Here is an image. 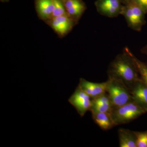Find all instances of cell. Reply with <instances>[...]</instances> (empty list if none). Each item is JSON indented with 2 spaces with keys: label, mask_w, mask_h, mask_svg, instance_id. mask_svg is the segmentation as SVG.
<instances>
[{
  "label": "cell",
  "mask_w": 147,
  "mask_h": 147,
  "mask_svg": "<svg viewBox=\"0 0 147 147\" xmlns=\"http://www.w3.org/2000/svg\"><path fill=\"white\" fill-rule=\"evenodd\" d=\"M108 74V78L119 81L130 90L135 83L141 79L134 61L125 50L123 54L116 57L111 63Z\"/></svg>",
  "instance_id": "obj_1"
},
{
  "label": "cell",
  "mask_w": 147,
  "mask_h": 147,
  "mask_svg": "<svg viewBox=\"0 0 147 147\" xmlns=\"http://www.w3.org/2000/svg\"><path fill=\"white\" fill-rule=\"evenodd\" d=\"M146 113L132 100L121 106L113 107L110 114L115 125H117L129 122Z\"/></svg>",
  "instance_id": "obj_2"
},
{
  "label": "cell",
  "mask_w": 147,
  "mask_h": 147,
  "mask_svg": "<svg viewBox=\"0 0 147 147\" xmlns=\"http://www.w3.org/2000/svg\"><path fill=\"white\" fill-rule=\"evenodd\" d=\"M106 92L113 107H119L132 100L130 90L121 82L108 78Z\"/></svg>",
  "instance_id": "obj_3"
},
{
  "label": "cell",
  "mask_w": 147,
  "mask_h": 147,
  "mask_svg": "<svg viewBox=\"0 0 147 147\" xmlns=\"http://www.w3.org/2000/svg\"><path fill=\"white\" fill-rule=\"evenodd\" d=\"M68 101L82 117L87 111H90L92 106L91 98L78 86L69 98Z\"/></svg>",
  "instance_id": "obj_4"
},
{
  "label": "cell",
  "mask_w": 147,
  "mask_h": 147,
  "mask_svg": "<svg viewBox=\"0 0 147 147\" xmlns=\"http://www.w3.org/2000/svg\"><path fill=\"white\" fill-rule=\"evenodd\" d=\"M45 23L49 25L60 38L66 35L76 24L67 14L52 17Z\"/></svg>",
  "instance_id": "obj_5"
},
{
  "label": "cell",
  "mask_w": 147,
  "mask_h": 147,
  "mask_svg": "<svg viewBox=\"0 0 147 147\" xmlns=\"http://www.w3.org/2000/svg\"><path fill=\"white\" fill-rule=\"evenodd\" d=\"M123 0H97L95 3L99 13L108 17H115L121 13Z\"/></svg>",
  "instance_id": "obj_6"
},
{
  "label": "cell",
  "mask_w": 147,
  "mask_h": 147,
  "mask_svg": "<svg viewBox=\"0 0 147 147\" xmlns=\"http://www.w3.org/2000/svg\"><path fill=\"white\" fill-rule=\"evenodd\" d=\"M132 100L147 113V84L142 78L130 90Z\"/></svg>",
  "instance_id": "obj_7"
},
{
  "label": "cell",
  "mask_w": 147,
  "mask_h": 147,
  "mask_svg": "<svg viewBox=\"0 0 147 147\" xmlns=\"http://www.w3.org/2000/svg\"><path fill=\"white\" fill-rule=\"evenodd\" d=\"M107 82L96 83L80 79L78 86L93 99L106 92Z\"/></svg>",
  "instance_id": "obj_8"
},
{
  "label": "cell",
  "mask_w": 147,
  "mask_h": 147,
  "mask_svg": "<svg viewBox=\"0 0 147 147\" xmlns=\"http://www.w3.org/2000/svg\"><path fill=\"white\" fill-rule=\"evenodd\" d=\"M35 7L38 18L45 22L53 17L55 9L53 0H34Z\"/></svg>",
  "instance_id": "obj_9"
},
{
  "label": "cell",
  "mask_w": 147,
  "mask_h": 147,
  "mask_svg": "<svg viewBox=\"0 0 147 147\" xmlns=\"http://www.w3.org/2000/svg\"><path fill=\"white\" fill-rule=\"evenodd\" d=\"M113 108V104L107 92L92 99L91 113H111Z\"/></svg>",
  "instance_id": "obj_10"
},
{
  "label": "cell",
  "mask_w": 147,
  "mask_h": 147,
  "mask_svg": "<svg viewBox=\"0 0 147 147\" xmlns=\"http://www.w3.org/2000/svg\"><path fill=\"white\" fill-rule=\"evenodd\" d=\"M118 134L120 147H137V139L134 131L126 129L120 128Z\"/></svg>",
  "instance_id": "obj_11"
},
{
  "label": "cell",
  "mask_w": 147,
  "mask_h": 147,
  "mask_svg": "<svg viewBox=\"0 0 147 147\" xmlns=\"http://www.w3.org/2000/svg\"><path fill=\"white\" fill-rule=\"evenodd\" d=\"M93 119L103 130H108L115 126L111 114L106 113H92Z\"/></svg>",
  "instance_id": "obj_12"
},
{
  "label": "cell",
  "mask_w": 147,
  "mask_h": 147,
  "mask_svg": "<svg viewBox=\"0 0 147 147\" xmlns=\"http://www.w3.org/2000/svg\"><path fill=\"white\" fill-rule=\"evenodd\" d=\"M125 51L131 57L137 67L141 78L147 84V64L138 59L128 48H125Z\"/></svg>",
  "instance_id": "obj_13"
},
{
  "label": "cell",
  "mask_w": 147,
  "mask_h": 147,
  "mask_svg": "<svg viewBox=\"0 0 147 147\" xmlns=\"http://www.w3.org/2000/svg\"><path fill=\"white\" fill-rule=\"evenodd\" d=\"M86 9L85 3L76 6L66 9L69 17L77 24V21L81 17Z\"/></svg>",
  "instance_id": "obj_14"
},
{
  "label": "cell",
  "mask_w": 147,
  "mask_h": 147,
  "mask_svg": "<svg viewBox=\"0 0 147 147\" xmlns=\"http://www.w3.org/2000/svg\"><path fill=\"white\" fill-rule=\"evenodd\" d=\"M55 9L53 11V17L67 15L66 11L62 0H53Z\"/></svg>",
  "instance_id": "obj_15"
},
{
  "label": "cell",
  "mask_w": 147,
  "mask_h": 147,
  "mask_svg": "<svg viewBox=\"0 0 147 147\" xmlns=\"http://www.w3.org/2000/svg\"><path fill=\"white\" fill-rule=\"evenodd\" d=\"M137 147H147V131H134Z\"/></svg>",
  "instance_id": "obj_16"
},
{
  "label": "cell",
  "mask_w": 147,
  "mask_h": 147,
  "mask_svg": "<svg viewBox=\"0 0 147 147\" xmlns=\"http://www.w3.org/2000/svg\"><path fill=\"white\" fill-rule=\"evenodd\" d=\"M65 9L85 3L83 0H62Z\"/></svg>",
  "instance_id": "obj_17"
},
{
  "label": "cell",
  "mask_w": 147,
  "mask_h": 147,
  "mask_svg": "<svg viewBox=\"0 0 147 147\" xmlns=\"http://www.w3.org/2000/svg\"><path fill=\"white\" fill-rule=\"evenodd\" d=\"M143 9L145 13H147V0H134Z\"/></svg>",
  "instance_id": "obj_18"
},
{
  "label": "cell",
  "mask_w": 147,
  "mask_h": 147,
  "mask_svg": "<svg viewBox=\"0 0 147 147\" xmlns=\"http://www.w3.org/2000/svg\"><path fill=\"white\" fill-rule=\"evenodd\" d=\"M144 52V53H145V54H146L147 55V45L146 47H145L144 49V50H143Z\"/></svg>",
  "instance_id": "obj_19"
},
{
  "label": "cell",
  "mask_w": 147,
  "mask_h": 147,
  "mask_svg": "<svg viewBox=\"0 0 147 147\" xmlns=\"http://www.w3.org/2000/svg\"><path fill=\"white\" fill-rule=\"evenodd\" d=\"M9 0H1V1L3 2H7Z\"/></svg>",
  "instance_id": "obj_20"
},
{
  "label": "cell",
  "mask_w": 147,
  "mask_h": 147,
  "mask_svg": "<svg viewBox=\"0 0 147 147\" xmlns=\"http://www.w3.org/2000/svg\"><path fill=\"white\" fill-rule=\"evenodd\" d=\"M123 3H125V2L126 1H127V0H123Z\"/></svg>",
  "instance_id": "obj_21"
}]
</instances>
